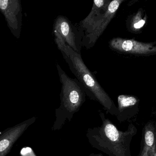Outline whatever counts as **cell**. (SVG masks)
<instances>
[{"mask_svg": "<svg viewBox=\"0 0 156 156\" xmlns=\"http://www.w3.org/2000/svg\"><path fill=\"white\" fill-rule=\"evenodd\" d=\"M54 32L58 48L61 51L72 73L85 88L86 92H90L104 106L110 109L113 105L112 101L93 73L86 67L80 54L75 52L66 45L57 31L54 30Z\"/></svg>", "mask_w": 156, "mask_h": 156, "instance_id": "cell-1", "label": "cell"}, {"mask_svg": "<svg viewBox=\"0 0 156 156\" xmlns=\"http://www.w3.org/2000/svg\"><path fill=\"white\" fill-rule=\"evenodd\" d=\"M57 67L62 84L61 96L64 105L70 109L78 108L84 100L85 88L77 80L69 78L58 64Z\"/></svg>", "mask_w": 156, "mask_h": 156, "instance_id": "cell-2", "label": "cell"}, {"mask_svg": "<svg viewBox=\"0 0 156 156\" xmlns=\"http://www.w3.org/2000/svg\"><path fill=\"white\" fill-rule=\"evenodd\" d=\"M122 2V1L121 0L111 1L102 17L86 30V36L88 39V45L92 46L94 45L114 16Z\"/></svg>", "mask_w": 156, "mask_h": 156, "instance_id": "cell-3", "label": "cell"}, {"mask_svg": "<svg viewBox=\"0 0 156 156\" xmlns=\"http://www.w3.org/2000/svg\"><path fill=\"white\" fill-rule=\"evenodd\" d=\"M34 120H27L6 129L0 134V156H5L10 152L15 142L33 123Z\"/></svg>", "mask_w": 156, "mask_h": 156, "instance_id": "cell-4", "label": "cell"}, {"mask_svg": "<svg viewBox=\"0 0 156 156\" xmlns=\"http://www.w3.org/2000/svg\"><path fill=\"white\" fill-rule=\"evenodd\" d=\"M54 30L58 32L66 45L80 54L76 30L67 18L62 16H58L54 24Z\"/></svg>", "mask_w": 156, "mask_h": 156, "instance_id": "cell-5", "label": "cell"}, {"mask_svg": "<svg viewBox=\"0 0 156 156\" xmlns=\"http://www.w3.org/2000/svg\"><path fill=\"white\" fill-rule=\"evenodd\" d=\"M138 156H156V124L149 122L143 129L141 150Z\"/></svg>", "mask_w": 156, "mask_h": 156, "instance_id": "cell-6", "label": "cell"}, {"mask_svg": "<svg viewBox=\"0 0 156 156\" xmlns=\"http://www.w3.org/2000/svg\"><path fill=\"white\" fill-rule=\"evenodd\" d=\"M0 10L6 18L8 24L14 30L18 28L17 16L20 11L17 0H0Z\"/></svg>", "mask_w": 156, "mask_h": 156, "instance_id": "cell-7", "label": "cell"}, {"mask_svg": "<svg viewBox=\"0 0 156 156\" xmlns=\"http://www.w3.org/2000/svg\"><path fill=\"white\" fill-rule=\"evenodd\" d=\"M110 45L112 48L121 52H149L150 47L137 43L131 40L114 38L110 41Z\"/></svg>", "mask_w": 156, "mask_h": 156, "instance_id": "cell-8", "label": "cell"}, {"mask_svg": "<svg viewBox=\"0 0 156 156\" xmlns=\"http://www.w3.org/2000/svg\"><path fill=\"white\" fill-rule=\"evenodd\" d=\"M111 1L108 0H95L92 8L88 16L81 22L82 27L87 30L95 22L102 17L108 8Z\"/></svg>", "mask_w": 156, "mask_h": 156, "instance_id": "cell-9", "label": "cell"}, {"mask_svg": "<svg viewBox=\"0 0 156 156\" xmlns=\"http://www.w3.org/2000/svg\"><path fill=\"white\" fill-rule=\"evenodd\" d=\"M118 110L120 113L126 112L128 108L134 107L137 103L136 98L133 96L120 95L118 97Z\"/></svg>", "mask_w": 156, "mask_h": 156, "instance_id": "cell-10", "label": "cell"}, {"mask_svg": "<svg viewBox=\"0 0 156 156\" xmlns=\"http://www.w3.org/2000/svg\"><path fill=\"white\" fill-rule=\"evenodd\" d=\"M23 150V151H21V154H22L23 156H35L33 153V150L29 147L24 148Z\"/></svg>", "mask_w": 156, "mask_h": 156, "instance_id": "cell-11", "label": "cell"}, {"mask_svg": "<svg viewBox=\"0 0 156 156\" xmlns=\"http://www.w3.org/2000/svg\"><path fill=\"white\" fill-rule=\"evenodd\" d=\"M145 23V21L144 20H140L139 22L137 23H136L134 24V27L136 29H138V28H141V27H143Z\"/></svg>", "mask_w": 156, "mask_h": 156, "instance_id": "cell-12", "label": "cell"}]
</instances>
